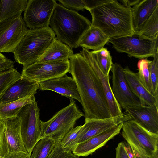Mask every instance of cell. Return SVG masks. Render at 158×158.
<instances>
[{
  "label": "cell",
  "instance_id": "cell-1",
  "mask_svg": "<svg viewBox=\"0 0 158 158\" xmlns=\"http://www.w3.org/2000/svg\"><path fill=\"white\" fill-rule=\"evenodd\" d=\"M69 59V73L76 83L85 119L111 117L101 84L89 64L80 53Z\"/></svg>",
  "mask_w": 158,
  "mask_h": 158
},
{
  "label": "cell",
  "instance_id": "cell-2",
  "mask_svg": "<svg viewBox=\"0 0 158 158\" xmlns=\"http://www.w3.org/2000/svg\"><path fill=\"white\" fill-rule=\"evenodd\" d=\"M91 26L99 29L109 39L132 34L134 29L131 7L118 0L108 1L89 10Z\"/></svg>",
  "mask_w": 158,
  "mask_h": 158
},
{
  "label": "cell",
  "instance_id": "cell-3",
  "mask_svg": "<svg viewBox=\"0 0 158 158\" xmlns=\"http://www.w3.org/2000/svg\"><path fill=\"white\" fill-rule=\"evenodd\" d=\"M91 22L77 12L68 10L57 3L49 25L57 39L72 49L79 47L80 40L90 27Z\"/></svg>",
  "mask_w": 158,
  "mask_h": 158
},
{
  "label": "cell",
  "instance_id": "cell-4",
  "mask_svg": "<svg viewBox=\"0 0 158 158\" xmlns=\"http://www.w3.org/2000/svg\"><path fill=\"white\" fill-rule=\"evenodd\" d=\"M56 37L49 27L28 29L13 53L16 62L23 68L35 62Z\"/></svg>",
  "mask_w": 158,
  "mask_h": 158
},
{
  "label": "cell",
  "instance_id": "cell-5",
  "mask_svg": "<svg viewBox=\"0 0 158 158\" xmlns=\"http://www.w3.org/2000/svg\"><path fill=\"white\" fill-rule=\"evenodd\" d=\"M122 135L137 158H158V134L149 131L133 119L123 123Z\"/></svg>",
  "mask_w": 158,
  "mask_h": 158
},
{
  "label": "cell",
  "instance_id": "cell-6",
  "mask_svg": "<svg viewBox=\"0 0 158 158\" xmlns=\"http://www.w3.org/2000/svg\"><path fill=\"white\" fill-rule=\"evenodd\" d=\"M84 116L75 101L70 99L68 106L57 112L49 120L46 122L40 120L41 139L48 137L56 141L61 140L74 127L77 121Z\"/></svg>",
  "mask_w": 158,
  "mask_h": 158
},
{
  "label": "cell",
  "instance_id": "cell-7",
  "mask_svg": "<svg viewBox=\"0 0 158 158\" xmlns=\"http://www.w3.org/2000/svg\"><path fill=\"white\" fill-rule=\"evenodd\" d=\"M16 117L0 120V158H30Z\"/></svg>",
  "mask_w": 158,
  "mask_h": 158
},
{
  "label": "cell",
  "instance_id": "cell-8",
  "mask_svg": "<svg viewBox=\"0 0 158 158\" xmlns=\"http://www.w3.org/2000/svg\"><path fill=\"white\" fill-rule=\"evenodd\" d=\"M108 42L112 44L116 51L139 59L153 57L158 52V37L149 39L138 31L130 35L110 39Z\"/></svg>",
  "mask_w": 158,
  "mask_h": 158
},
{
  "label": "cell",
  "instance_id": "cell-9",
  "mask_svg": "<svg viewBox=\"0 0 158 158\" xmlns=\"http://www.w3.org/2000/svg\"><path fill=\"white\" fill-rule=\"evenodd\" d=\"M16 117L19 120L24 147L27 152L31 154L33 147L41 137L40 109L35 96L31 103L19 111Z\"/></svg>",
  "mask_w": 158,
  "mask_h": 158
},
{
  "label": "cell",
  "instance_id": "cell-10",
  "mask_svg": "<svg viewBox=\"0 0 158 158\" xmlns=\"http://www.w3.org/2000/svg\"><path fill=\"white\" fill-rule=\"evenodd\" d=\"M69 60L43 63L35 62L23 68L21 76L38 83L66 74L69 72Z\"/></svg>",
  "mask_w": 158,
  "mask_h": 158
},
{
  "label": "cell",
  "instance_id": "cell-11",
  "mask_svg": "<svg viewBox=\"0 0 158 158\" xmlns=\"http://www.w3.org/2000/svg\"><path fill=\"white\" fill-rule=\"evenodd\" d=\"M28 30L21 15L0 22V53H13Z\"/></svg>",
  "mask_w": 158,
  "mask_h": 158
},
{
  "label": "cell",
  "instance_id": "cell-12",
  "mask_svg": "<svg viewBox=\"0 0 158 158\" xmlns=\"http://www.w3.org/2000/svg\"><path fill=\"white\" fill-rule=\"evenodd\" d=\"M57 3L55 0H29L23 19L29 29L49 27L51 17Z\"/></svg>",
  "mask_w": 158,
  "mask_h": 158
},
{
  "label": "cell",
  "instance_id": "cell-13",
  "mask_svg": "<svg viewBox=\"0 0 158 158\" xmlns=\"http://www.w3.org/2000/svg\"><path fill=\"white\" fill-rule=\"evenodd\" d=\"M112 73V91L122 109L128 106L142 105L139 98L132 92L127 81L123 68L120 64H113Z\"/></svg>",
  "mask_w": 158,
  "mask_h": 158
},
{
  "label": "cell",
  "instance_id": "cell-14",
  "mask_svg": "<svg viewBox=\"0 0 158 158\" xmlns=\"http://www.w3.org/2000/svg\"><path fill=\"white\" fill-rule=\"evenodd\" d=\"M80 53L85 59L96 74L101 84L108 105L111 117L122 115V109L115 98L110 82L109 76L104 74L98 66L96 60L88 50L82 48Z\"/></svg>",
  "mask_w": 158,
  "mask_h": 158
},
{
  "label": "cell",
  "instance_id": "cell-15",
  "mask_svg": "<svg viewBox=\"0 0 158 158\" xmlns=\"http://www.w3.org/2000/svg\"><path fill=\"white\" fill-rule=\"evenodd\" d=\"M123 123H121L84 142L78 143L72 149V153L78 157H86L92 154L120 133Z\"/></svg>",
  "mask_w": 158,
  "mask_h": 158
},
{
  "label": "cell",
  "instance_id": "cell-16",
  "mask_svg": "<svg viewBox=\"0 0 158 158\" xmlns=\"http://www.w3.org/2000/svg\"><path fill=\"white\" fill-rule=\"evenodd\" d=\"M125 112L144 129L158 134V107L139 105L128 106Z\"/></svg>",
  "mask_w": 158,
  "mask_h": 158
},
{
  "label": "cell",
  "instance_id": "cell-17",
  "mask_svg": "<svg viewBox=\"0 0 158 158\" xmlns=\"http://www.w3.org/2000/svg\"><path fill=\"white\" fill-rule=\"evenodd\" d=\"M38 84L40 90L54 91L70 99H75L81 103V97L75 81L66 74Z\"/></svg>",
  "mask_w": 158,
  "mask_h": 158
},
{
  "label": "cell",
  "instance_id": "cell-18",
  "mask_svg": "<svg viewBox=\"0 0 158 158\" xmlns=\"http://www.w3.org/2000/svg\"><path fill=\"white\" fill-rule=\"evenodd\" d=\"M39 84L22 77L16 81L0 98V104H4L26 98L32 97L39 89Z\"/></svg>",
  "mask_w": 158,
  "mask_h": 158
},
{
  "label": "cell",
  "instance_id": "cell-19",
  "mask_svg": "<svg viewBox=\"0 0 158 158\" xmlns=\"http://www.w3.org/2000/svg\"><path fill=\"white\" fill-rule=\"evenodd\" d=\"M125 77L133 93L139 98L142 105L158 107V97L150 93L139 81L136 73L128 66L123 68Z\"/></svg>",
  "mask_w": 158,
  "mask_h": 158
},
{
  "label": "cell",
  "instance_id": "cell-20",
  "mask_svg": "<svg viewBox=\"0 0 158 158\" xmlns=\"http://www.w3.org/2000/svg\"><path fill=\"white\" fill-rule=\"evenodd\" d=\"M74 54L72 48L56 37L36 62L43 63L69 60Z\"/></svg>",
  "mask_w": 158,
  "mask_h": 158
},
{
  "label": "cell",
  "instance_id": "cell-21",
  "mask_svg": "<svg viewBox=\"0 0 158 158\" xmlns=\"http://www.w3.org/2000/svg\"><path fill=\"white\" fill-rule=\"evenodd\" d=\"M157 6L158 0H141L131 7L133 26L135 31L140 30Z\"/></svg>",
  "mask_w": 158,
  "mask_h": 158
},
{
  "label": "cell",
  "instance_id": "cell-22",
  "mask_svg": "<svg viewBox=\"0 0 158 158\" xmlns=\"http://www.w3.org/2000/svg\"><path fill=\"white\" fill-rule=\"evenodd\" d=\"M109 39L98 28L90 26L81 38L78 46L95 51L104 48Z\"/></svg>",
  "mask_w": 158,
  "mask_h": 158
},
{
  "label": "cell",
  "instance_id": "cell-23",
  "mask_svg": "<svg viewBox=\"0 0 158 158\" xmlns=\"http://www.w3.org/2000/svg\"><path fill=\"white\" fill-rule=\"evenodd\" d=\"M28 0H0V22L21 15Z\"/></svg>",
  "mask_w": 158,
  "mask_h": 158
},
{
  "label": "cell",
  "instance_id": "cell-24",
  "mask_svg": "<svg viewBox=\"0 0 158 158\" xmlns=\"http://www.w3.org/2000/svg\"><path fill=\"white\" fill-rule=\"evenodd\" d=\"M34 96L5 104H0V120L16 117L19 111L23 107L31 102Z\"/></svg>",
  "mask_w": 158,
  "mask_h": 158
},
{
  "label": "cell",
  "instance_id": "cell-25",
  "mask_svg": "<svg viewBox=\"0 0 158 158\" xmlns=\"http://www.w3.org/2000/svg\"><path fill=\"white\" fill-rule=\"evenodd\" d=\"M56 142L50 138H41L33 147L30 158H48Z\"/></svg>",
  "mask_w": 158,
  "mask_h": 158
},
{
  "label": "cell",
  "instance_id": "cell-26",
  "mask_svg": "<svg viewBox=\"0 0 158 158\" xmlns=\"http://www.w3.org/2000/svg\"><path fill=\"white\" fill-rule=\"evenodd\" d=\"M90 52L102 71L105 75L109 76L113 64L110 51L107 48L104 47Z\"/></svg>",
  "mask_w": 158,
  "mask_h": 158
},
{
  "label": "cell",
  "instance_id": "cell-27",
  "mask_svg": "<svg viewBox=\"0 0 158 158\" xmlns=\"http://www.w3.org/2000/svg\"><path fill=\"white\" fill-rule=\"evenodd\" d=\"M138 31L149 39L158 37V6Z\"/></svg>",
  "mask_w": 158,
  "mask_h": 158
},
{
  "label": "cell",
  "instance_id": "cell-28",
  "mask_svg": "<svg viewBox=\"0 0 158 158\" xmlns=\"http://www.w3.org/2000/svg\"><path fill=\"white\" fill-rule=\"evenodd\" d=\"M151 61L148 60V58L140 59L137 63L139 71L136 74L140 82L145 89L153 95L149 71V65Z\"/></svg>",
  "mask_w": 158,
  "mask_h": 158
},
{
  "label": "cell",
  "instance_id": "cell-29",
  "mask_svg": "<svg viewBox=\"0 0 158 158\" xmlns=\"http://www.w3.org/2000/svg\"><path fill=\"white\" fill-rule=\"evenodd\" d=\"M21 77L15 68L0 73V98L8 88Z\"/></svg>",
  "mask_w": 158,
  "mask_h": 158
},
{
  "label": "cell",
  "instance_id": "cell-30",
  "mask_svg": "<svg viewBox=\"0 0 158 158\" xmlns=\"http://www.w3.org/2000/svg\"><path fill=\"white\" fill-rule=\"evenodd\" d=\"M82 125L77 126L70 130L61 140L62 149L66 152H72L76 145L78 136L82 127Z\"/></svg>",
  "mask_w": 158,
  "mask_h": 158
},
{
  "label": "cell",
  "instance_id": "cell-31",
  "mask_svg": "<svg viewBox=\"0 0 158 158\" xmlns=\"http://www.w3.org/2000/svg\"><path fill=\"white\" fill-rule=\"evenodd\" d=\"M158 52L153 57L149 65L151 81L152 86L153 95L158 97Z\"/></svg>",
  "mask_w": 158,
  "mask_h": 158
},
{
  "label": "cell",
  "instance_id": "cell-32",
  "mask_svg": "<svg viewBox=\"0 0 158 158\" xmlns=\"http://www.w3.org/2000/svg\"><path fill=\"white\" fill-rule=\"evenodd\" d=\"M61 140L56 142V144L48 158H79L72 152H66L62 148Z\"/></svg>",
  "mask_w": 158,
  "mask_h": 158
},
{
  "label": "cell",
  "instance_id": "cell-33",
  "mask_svg": "<svg viewBox=\"0 0 158 158\" xmlns=\"http://www.w3.org/2000/svg\"><path fill=\"white\" fill-rule=\"evenodd\" d=\"M58 1L63 7L69 10L77 12L80 10L84 11L85 9L83 0H58Z\"/></svg>",
  "mask_w": 158,
  "mask_h": 158
},
{
  "label": "cell",
  "instance_id": "cell-34",
  "mask_svg": "<svg viewBox=\"0 0 158 158\" xmlns=\"http://www.w3.org/2000/svg\"><path fill=\"white\" fill-rule=\"evenodd\" d=\"M14 68V62L7 58L0 59V73Z\"/></svg>",
  "mask_w": 158,
  "mask_h": 158
},
{
  "label": "cell",
  "instance_id": "cell-35",
  "mask_svg": "<svg viewBox=\"0 0 158 158\" xmlns=\"http://www.w3.org/2000/svg\"><path fill=\"white\" fill-rule=\"evenodd\" d=\"M109 0H83L85 9L88 11L91 9L99 6L106 2Z\"/></svg>",
  "mask_w": 158,
  "mask_h": 158
},
{
  "label": "cell",
  "instance_id": "cell-36",
  "mask_svg": "<svg viewBox=\"0 0 158 158\" xmlns=\"http://www.w3.org/2000/svg\"><path fill=\"white\" fill-rule=\"evenodd\" d=\"M115 150V158H129L125 148L124 142H122L119 143Z\"/></svg>",
  "mask_w": 158,
  "mask_h": 158
},
{
  "label": "cell",
  "instance_id": "cell-37",
  "mask_svg": "<svg viewBox=\"0 0 158 158\" xmlns=\"http://www.w3.org/2000/svg\"><path fill=\"white\" fill-rule=\"evenodd\" d=\"M141 0H120L122 4L131 7V6H134L138 3H139Z\"/></svg>",
  "mask_w": 158,
  "mask_h": 158
},
{
  "label": "cell",
  "instance_id": "cell-38",
  "mask_svg": "<svg viewBox=\"0 0 158 158\" xmlns=\"http://www.w3.org/2000/svg\"><path fill=\"white\" fill-rule=\"evenodd\" d=\"M6 57L3 54H2V53H0V59H4L6 58Z\"/></svg>",
  "mask_w": 158,
  "mask_h": 158
}]
</instances>
